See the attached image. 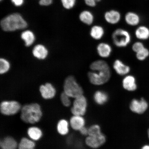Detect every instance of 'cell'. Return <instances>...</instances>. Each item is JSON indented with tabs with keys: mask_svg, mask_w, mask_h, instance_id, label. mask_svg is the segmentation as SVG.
<instances>
[{
	"mask_svg": "<svg viewBox=\"0 0 149 149\" xmlns=\"http://www.w3.org/2000/svg\"><path fill=\"white\" fill-rule=\"evenodd\" d=\"M1 26L6 32H13L26 29L27 27L26 21L18 13H14L5 17L1 20Z\"/></svg>",
	"mask_w": 149,
	"mask_h": 149,
	"instance_id": "1",
	"label": "cell"
},
{
	"mask_svg": "<svg viewBox=\"0 0 149 149\" xmlns=\"http://www.w3.org/2000/svg\"><path fill=\"white\" fill-rule=\"evenodd\" d=\"M20 118L27 123L33 124L40 121L42 116L40 106L36 103L27 104L21 109Z\"/></svg>",
	"mask_w": 149,
	"mask_h": 149,
	"instance_id": "2",
	"label": "cell"
},
{
	"mask_svg": "<svg viewBox=\"0 0 149 149\" xmlns=\"http://www.w3.org/2000/svg\"><path fill=\"white\" fill-rule=\"evenodd\" d=\"M64 92L70 98H75L83 95V88L73 76H68L65 80Z\"/></svg>",
	"mask_w": 149,
	"mask_h": 149,
	"instance_id": "3",
	"label": "cell"
},
{
	"mask_svg": "<svg viewBox=\"0 0 149 149\" xmlns=\"http://www.w3.org/2000/svg\"><path fill=\"white\" fill-rule=\"evenodd\" d=\"M112 39L113 44L117 47H125L131 42V36L128 31L120 28L113 31Z\"/></svg>",
	"mask_w": 149,
	"mask_h": 149,
	"instance_id": "4",
	"label": "cell"
},
{
	"mask_svg": "<svg viewBox=\"0 0 149 149\" xmlns=\"http://www.w3.org/2000/svg\"><path fill=\"white\" fill-rule=\"evenodd\" d=\"M89 81L93 85L100 86L107 82L110 79L111 72L110 69L89 72L88 74Z\"/></svg>",
	"mask_w": 149,
	"mask_h": 149,
	"instance_id": "5",
	"label": "cell"
},
{
	"mask_svg": "<svg viewBox=\"0 0 149 149\" xmlns=\"http://www.w3.org/2000/svg\"><path fill=\"white\" fill-rule=\"evenodd\" d=\"M87 106L86 98L82 95L74 98L71 111L73 115L83 116L86 113Z\"/></svg>",
	"mask_w": 149,
	"mask_h": 149,
	"instance_id": "6",
	"label": "cell"
},
{
	"mask_svg": "<svg viewBox=\"0 0 149 149\" xmlns=\"http://www.w3.org/2000/svg\"><path fill=\"white\" fill-rule=\"evenodd\" d=\"M21 109L19 102L15 100L3 101L0 105L1 113L7 116L16 114L21 110Z\"/></svg>",
	"mask_w": 149,
	"mask_h": 149,
	"instance_id": "7",
	"label": "cell"
},
{
	"mask_svg": "<svg viewBox=\"0 0 149 149\" xmlns=\"http://www.w3.org/2000/svg\"><path fill=\"white\" fill-rule=\"evenodd\" d=\"M148 107V102L144 98L140 100L134 99L130 102V108L133 112L138 114H142L146 111Z\"/></svg>",
	"mask_w": 149,
	"mask_h": 149,
	"instance_id": "8",
	"label": "cell"
},
{
	"mask_svg": "<svg viewBox=\"0 0 149 149\" xmlns=\"http://www.w3.org/2000/svg\"><path fill=\"white\" fill-rule=\"evenodd\" d=\"M106 141L105 136L102 133L99 135L87 136L85 142L86 144L89 148L97 149L105 144Z\"/></svg>",
	"mask_w": 149,
	"mask_h": 149,
	"instance_id": "9",
	"label": "cell"
},
{
	"mask_svg": "<svg viewBox=\"0 0 149 149\" xmlns=\"http://www.w3.org/2000/svg\"><path fill=\"white\" fill-rule=\"evenodd\" d=\"M40 92L42 97L46 100H50L53 98L56 94L55 87L51 83H49L41 85L40 87Z\"/></svg>",
	"mask_w": 149,
	"mask_h": 149,
	"instance_id": "10",
	"label": "cell"
},
{
	"mask_svg": "<svg viewBox=\"0 0 149 149\" xmlns=\"http://www.w3.org/2000/svg\"><path fill=\"white\" fill-rule=\"evenodd\" d=\"M104 17L107 23L115 25L120 22L121 15L119 11L112 9L106 12L104 14Z\"/></svg>",
	"mask_w": 149,
	"mask_h": 149,
	"instance_id": "11",
	"label": "cell"
},
{
	"mask_svg": "<svg viewBox=\"0 0 149 149\" xmlns=\"http://www.w3.org/2000/svg\"><path fill=\"white\" fill-rule=\"evenodd\" d=\"M122 86L125 90L129 92L135 91L137 88L136 81L134 76L127 75L122 81Z\"/></svg>",
	"mask_w": 149,
	"mask_h": 149,
	"instance_id": "12",
	"label": "cell"
},
{
	"mask_svg": "<svg viewBox=\"0 0 149 149\" xmlns=\"http://www.w3.org/2000/svg\"><path fill=\"white\" fill-rule=\"evenodd\" d=\"M113 68L116 73L120 76L127 75L130 71V67L119 59L114 61Z\"/></svg>",
	"mask_w": 149,
	"mask_h": 149,
	"instance_id": "13",
	"label": "cell"
},
{
	"mask_svg": "<svg viewBox=\"0 0 149 149\" xmlns=\"http://www.w3.org/2000/svg\"><path fill=\"white\" fill-rule=\"evenodd\" d=\"M97 52L100 57L107 58L111 55L112 48L111 46L107 43L101 42L97 46Z\"/></svg>",
	"mask_w": 149,
	"mask_h": 149,
	"instance_id": "14",
	"label": "cell"
},
{
	"mask_svg": "<svg viewBox=\"0 0 149 149\" xmlns=\"http://www.w3.org/2000/svg\"><path fill=\"white\" fill-rule=\"evenodd\" d=\"M33 56L40 60H43L47 56L48 52L47 48L43 45L39 44L34 47L32 50Z\"/></svg>",
	"mask_w": 149,
	"mask_h": 149,
	"instance_id": "15",
	"label": "cell"
},
{
	"mask_svg": "<svg viewBox=\"0 0 149 149\" xmlns=\"http://www.w3.org/2000/svg\"><path fill=\"white\" fill-rule=\"evenodd\" d=\"M83 116L73 115L70 120V124L72 129L79 131L82 128L85 126V121Z\"/></svg>",
	"mask_w": 149,
	"mask_h": 149,
	"instance_id": "16",
	"label": "cell"
},
{
	"mask_svg": "<svg viewBox=\"0 0 149 149\" xmlns=\"http://www.w3.org/2000/svg\"><path fill=\"white\" fill-rule=\"evenodd\" d=\"M0 146L1 149H16L18 145L13 138L7 136L1 140Z\"/></svg>",
	"mask_w": 149,
	"mask_h": 149,
	"instance_id": "17",
	"label": "cell"
},
{
	"mask_svg": "<svg viewBox=\"0 0 149 149\" xmlns=\"http://www.w3.org/2000/svg\"><path fill=\"white\" fill-rule=\"evenodd\" d=\"M79 17L80 21L87 25H92L94 20V15L88 10L81 12L79 14Z\"/></svg>",
	"mask_w": 149,
	"mask_h": 149,
	"instance_id": "18",
	"label": "cell"
},
{
	"mask_svg": "<svg viewBox=\"0 0 149 149\" xmlns=\"http://www.w3.org/2000/svg\"><path fill=\"white\" fill-rule=\"evenodd\" d=\"M105 34V31L102 26L96 25L91 28L90 31V36L92 38L96 40L101 39Z\"/></svg>",
	"mask_w": 149,
	"mask_h": 149,
	"instance_id": "19",
	"label": "cell"
},
{
	"mask_svg": "<svg viewBox=\"0 0 149 149\" xmlns=\"http://www.w3.org/2000/svg\"><path fill=\"white\" fill-rule=\"evenodd\" d=\"M125 20L128 25L135 26L138 25L139 23L140 18L139 15L136 13L129 12L126 14Z\"/></svg>",
	"mask_w": 149,
	"mask_h": 149,
	"instance_id": "20",
	"label": "cell"
},
{
	"mask_svg": "<svg viewBox=\"0 0 149 149\" xmlns=\"http://www.w3.org/2000/svg\"><path fill=\"white\" fill-rule=\"evenodd\" d=\"M20 37L24 42L26 46L29 47L34 43L35 40V35L32 31L26 30L21 33Z\"/></svg>",
	"mask_w": 149,
	"mask_h": 149,
	"instance_id": "21",
	"label": "cell"
},
{
	"mask_svg": "<svg viewBox=\"0 0 149 149\" xmlns=\"http://www.w3.org/2000/svg\"><path fill=\"white\" fill-rule=\"evenodd\" d=\"M90 68L92 71H98L110 69L107 63L105 61L102 60L94 61L91 63Z\"/></svg>",
	"mask_w": 149,
	"mask_h": 149,
	"instance_id": "22",
	"label": "cell"
},
{
	"mask_svg": "<svg viewBox=\"0 0 149 149\" xmlns=\"http://www.w3.org/2000/svg\"><path fill=\"white\" fill-rule=\"evenodd\" d=\"M109 96L107 93L102 91H96L94 95L95 102L99 105H102L108 101Z\"/></svg>",
	"mask_w": 149,
	"mask_h": 149,
	"instance_id": "23",
	"label": "cell"
},
{
	"mask_svg": "<svg viewBox=\"0 0 149 149\" xmlns=\"http://www.w3.org/2000/svg\"><path fill=\"white\" fill-rule=\"evenodd\" d=\"M135 35L139 40H148L149 38V29L145 26H140L136 30Z\"/></svg>",
	"mask_w": 149,
	"mask_h": 149,
	"instance_id": "24",
	"label": "cell"
},
{
	"mask_svg": "<svg viewBox=\"0 0 149 149\" xmlns=\"http://www.w3.org/2000/svg\"><path fill=\"white\" fill-rule=\"evenodd\" d=\"M27 134L29 137L33 141H38L42 136V130L36 127H31L28 129Z\"/></svg>",
	"mask_w": 149,
	"mask_h": 149,
	"instance_id": "25",
	"label": "cell"
},
{
	"mask_svg": "<svg viewBox=\"0 0 149 149\" xmlns=\"http://www.w3.org/2000/svg\"><path fill=\"white\" fill-rule=\"evenodd\" d=\"M69 124L66 120L63 119L59 121L57 125V130L60 135H65L69 132Z\"/></svg>",
	"mask_w": 149,
	"mask_h": 149,
	"instance_id": "26",
	"label": "cell"
},
{
	"mask_svg": "<svg viewBox=\"0 0 149 149\" xmlns=\"http://www.w3.org/2000/svg\"><path fill=\"white\" fill-rule=\"evenodd\" d=\"M35 143L26 138H22L18 145V149H34Z\"/></svg>",
	"mask_w": 149,
	"mask_h": 149,
	"instance_id": "27",
	"label": "cell"
},
{
	"mask_svg": "<svg viewBox=\"0 0 149 149\" xmlns=\"http://www.w3.org/2000/svg\"><path fill=\"white\" fill-rule=\"evenodd\" d=\"M10 64L6 59L1 58L0 59V73L4 74L10 69Z\"/></svg>",
	"mask_w": 149,
	"mask_h": 149,
	"instance_id": "28",
	"label": "cell"
},
{
	"mask_svg": "<svg viewBox=\"0 0 149 149\" xmlns=\"http://www.w3.org/2000/svg\"><path fill=\"white\" fill-rule=\"evenodd\" d=\"M149 56V50L145 47L137 53H136V57L140 61H143L146 59Z\"/></svg>",
	"mask_w": 149,
	"mask_h": 149,
	"instance_id": "29",
	"label": "cell"
},
{
	"mask_svg": "<svg viewBox=\"0 0 149 149\" xmlns=\"http://www.w3.org/2000/svg\"><path fill=\"white\" fill-rule=\"evenodd\" d=\"M102 133L101 128L98 125H93L88 128V136L98 135Z\"/></svg>",
	"mask_w": 149,
	"mask_h": 149,
	"instance_id": "30",
	"label": "cell"
},
{
	"mask_svg": "<svg viewBox=\"0 0 149 149\" xmlns=\"http://www.w3.org/2000/svg\"><path fill=\"white\" fill-rule=\"evenodd\" d=\"M61 103L65 107H70L71 104L70 97L67 95L66 93L63 92L61 95Z\"/></svg>",
	"mask_w": 149,
	"mask_h": 149,
	"instance_id": "31",
	"label": "cell"
},
{
	"mask_svg": "<svg viewBox=\"0 0 149 149\" xmlns=\"http://www.w3.org/2000/svg\"><path fill=\"white\" fill-rule=\"evenodd\" d=\"M63 6L67 9L73 8L75 5L76 0H61Z\"/></svg>",
	"mask_w": 149,
	"mask_h": 149,
	"instance_id": "32",
	"label": "cell"
},
{
	"mask_svg": "<svg viewBox=\"0 0 149 149\" xmlns=\"http://www.w3.org/2000/svg\"><path fill=\"white\" fill-rule=\"evenodd\" d=\"M145 47L144 45L139 42H136L133 44L132 47L133 51L136 53H137Z\"/></svg>",
	"mask_w": 149,
	"mask_h": 149,
	"instance_id": "33",
	"label": "cell"
},
{
	"mask_svg": "<svg viewBox=\"0 0 149 149\" xmlns=\"http://www.w3.org/2000/svg\"><path fill=\"white\" fill-rule=\"evenodd\" d=\"M84 1L87 6L92 7H95L97 3L96 0H84Z\"/></svg>",
	"mask_w": 149,
	"mask_h": 149,
	"instance_id": "34",
	"label": "cell"
},
{
	"mask_svg": "<svg viewBox=\"0 0 149 149\" xmlns=\"http://www.w3.org/2000/svg\"><path fill=\"white\" fill-rule=\"evenodd\" d=\"M53 2V0H40L39 4L42 6H48Z\"/></svg>",
	"mask_w": 149,
	"mask_h": 149,
	"instance_id": "35",
	"label": "cell"
},
{
	"mask_svg": "<svg viewBox=\"0 0 149 149\" xmlns=\"http://www.w3.org/2000/svg\"><path fill=\"white\" fill-rule=\"evenodd\" d=\"M12 3L17 7L21 6L24 3V0H11Z\"/></svg>",
	"mask_w": 149,
	"mask_h": 149,
	"instance_id": "36",
	"label": "cell"
},
{
	"mask_svg": "<svg viewBox=\"0 0 149 149\" xmlns=\"http://www.w3.org/2000/svg\"><path fill=\"white\" fill-rule=\"evenodd\" d=\"M81 135L84 136H87L88 134V128L85 127V126L82 128L79 131Z\"/></svg>",
	"mask_w": 149,
	"mask_h": 149,
	"instance_id": "37",
	"label": "cell"
},
{
	"mask_svg": "<svg viewBox=\"0 0 149 149\" xmlns=\"http://www.w3.org/2000/svg\"><path fill=\"white\" fill-rule=\"evenodd\" d=\"M141 149H149V145L147 144L144 145L141 147Z\"/></svg>",
	"mask_w": 149,
	"mask_h": 149,
	"instance_id": "38",
	"label": "cell"
},
{
	"mask_svg": "<svg viewBox=\"0 0 149 149\" xmlns=\"http://www.w3.org/2000/svg\"><path fill=\"white\" fill-rule=\"evenodd\" d=\"M148 139L149 140V129H148Z\"/></svg>",
	"mask_w": 149,
	"mask_h": 149,
	"instance_id": "39",
	"label": "cell"
},
{
	"mask_svg": "<svg viewBox=\"0 0 149 149\" xmlns=\"http://www.w3.org/2000/svg\"><path fill=\"white\" fill-rule=\"evenodd\" d=\"M96 1L97 2H99L101 1L102 0H96Z\"/></svg>",
	"mask_w": 149,
	"mask_h": 149,
	"instance_id": "40",
	"label": "cell"
},
{
	"mask_svg": "<svg viewBox=\"0 0 149 149\" xmlns=\"http://www.w3.org/2000/svg\"><path fill=\"white\" fill-rule=\"evenodd\" d=\"M0 1H2L3 0H0Z\"/></svg>",
	"mask_w": 149,
	"mask_h": 149,
	"instance_id": "41",
	"label": "cell"
}]
</instances>
